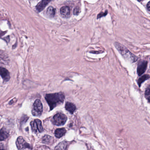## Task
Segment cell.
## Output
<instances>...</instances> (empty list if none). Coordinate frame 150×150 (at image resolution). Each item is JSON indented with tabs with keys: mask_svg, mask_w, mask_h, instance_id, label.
I'll return each instance as SVG.
<instances>
[{
	"mask_svg": "<svg viewBox=\"0 0 150 150\" xmlns=\"http://www.w3.org/2000/svg\"><path fill=\"white\" fill-rule=\"evenodd\" d=\"M146 6H147V9H148L149 11H150V1H149V2H148Z\"/></svg>",
	"mask_w": 150,
	"mask_h": 150,
	"instance_id": "44dd1931",
	"label": "cell"
},
{
	"mask_svg": "<svg viewBox=\"0 0 150 150\" xmlns=\"http://www.w3.org/2000/svg\"><path fill=\"white\" fill-rule=\"evenodd\" d=\"M60 12L63 17L64 18H68L71 14V9L69 7L66 6L61 8Z\"/></svg>",
	"mask_w": 150,
	"mask_h": 150,
	"instance_id": "9c48e42d",
	"label": "cell"
},
{
	"mask_svg": "<svg viewBox=\"0 0 150 150\" xmlns=\"http://www.w3.org/2000/svg\"><path fill=\"white\" fill-rule=\"evenodd\" d=\"M9 137V134L7 131L3 128L1 130V134H0V139L1 141L5 140Z\"/></svg>",
	"mask_w": 150,
	"mask_h": 150,
	"instance_id": "4fadbf2b",
	"label": "cell"
},
{
	"mask_svg": "<svg viewBox=\"0 0 150 150\" xmlns=\"http://www.w3.org/2000/svg\"><path fill=\"white\" fill-rule=\"evenodd\" d=\"M65 108L67 111L72 114L76 109V107L73 103L68 102L66 103Z\"/></svg>",
	"mask_w": 150,
	"mask_h": 150,
	"instance_id": "8fae6325",
	"label": "cell"
},
{
	"mask_svg": "<svg viewBox=\"0 0 150 150\" xmlns=\"http://www.w3.org/2000/svg\"><path fill=\"white\" fill-rule=\"evenodd\" d=\"M43 111V106L42 102L39 100H36L33 104L32 113L35 116H40Z\"/></svg>",
	"mask_w": 150,
	"mask_h": 150,
	"instance_id": "277c9868",
	"label": "cell"
},
{
	"mask_svg": "<svg viewBox=\"0 0 150 150\" xmlns=\"http://www.w3.org/2000/svg\"><path fill=\"white\" fill-rule=\"evenodd\" d=\"M67 119V117L64 114L58 113L53 116L52 119V122L55 125L61 126L65 124Z\"/></svg>",
	"mask_w": 150,
	"mask_h": 150,
	"instance_id": "3957f363",
	"label": "cell"
},
{
	"mask_svg": "<svg viewBox=\"0 0 150 150\" xmlns=\"http://www.w3.org/2000/svg\"><path fill=\"white\" fill-rule=\"evenodd\" d=\"M116 48L117 49L119 52L126 59L132 63L136 62L137 59V58L134 56L132 53H131L127 49L124 47L123 45H121L118 43H115V44Z\"/></svg>",
	"mask_w": 150,
	"mask_h": 150,
	"instance_id": "7a4b0ae2",
	"label": "cell"
},
{
	"mask_svg": "<svg viewBox=\"0 0 150 150\" xmlns=\"http://www.w3.org/2000/svg\"><path fill=\"white\" fill-rule=\"evenodd\" d=\"M149 78H150V76H149V75H147V74H146V75H144V76H142L141 78L139 79L137 81L139 86H140L141 84H142L143 82H144L145 81L148 79H149Z\"/></svg>",
	"mask_w": 150,
	"mask_h": 150,
	"instance_id": "2e32d148",
	"label": "cell"
},
{
	"mask_svg": "<svg viewBox=\"0 0 150 150\" xmlns=\"http://www.w3.org/2000/svg\"><path fill=\"white\" fill-rule=\"evenodd\" d=\"M50 1H45V0H43L41 2H39L36 6V9L38 12H41L42 11L45 7L47 6Z\"/></svg>",
	"mask_w": 150,
	"mask_h": 150,
	"instance_id": "30bf717a",
	"label": "cell"
},
{
	"mask_svg": "<svg viewBox=\"0 0 150 150\" xmlns=\"http://www.w3.org/2000/svg\"><path fill=\"white\" fill-rule=\"evenodd\" d=\"M31 129L33 132L37 133L43 131V128L42 125V122L39 119H35L30 122Z\"/></svg>",
	"mask_w": 150,
	"mask_h": 150,
	"instance_id": "5b68a950",
	"label": "cell"
},
{
	"mask_svg": "<svg viewBox=\"0 0 150 150\" xmlns=\"http://www.w3.org/2000/svg\"><path fill=\"white\" fill-rule=\"evenodd\" d=\"M107 13H108V12L106 11L105 13H101L99 14L98 15L97 18H100V17H101L102 16H106V15L107 14Z\"/></svg>",
	"mask_w": 150,
	"mask_h": 150,
	"instance_id": "ffe728a7",
	"label": "cell"
},
{
	"mask_svg": "<svg viewBox=\"0 0 150 150\" xmlns=\"http://www.w3.org/2000/svg\"><path fill=\"white\" fill-rule=\"evenodd\" d=\"M145 97L149 102L150 103V88H146L145 92Z\"/></svg>",
	"mask_w": 150,
	"mask_h": 150,
	"instance_id": "ac0fdd59",
	"label": "cell"
},
{
	"mask_svg": "<svg viewBox=\"0 0 150 150\" xmlns=\"http://www.w3.org/2000/svg\"><path fill=\"white\" fill-rule=\"evenodd\" d=\"M16 145L19 150H23L26 148L31 149V146L29 144L26 142L24 139L21 137H19L16 141Z\"/></svg>",
	"mask_w": 150,
	"mask_h": 150,
	"instance_id": "8992f818",
	"label": "cell"
},
{
	"mask_svg": "<svg viewBox=\"0 0 150 150\" xmlns=\"http://www.w3.org/2000/svg\"><path fill=\"white\" fill-rule=\"evenodd\" d=\"M67 147L66 142H61L60 144H59L56 148L55 150H65Z\"/></svg>",
	"mask_w": 150,
	"mask_h": 150,
	"instance_id": "9a60e30c",
	"label": "cell"
},
{
	"mask_svg": "<svg viewBox=\"0 0 150 150\" xmlns=\"http://www.w3.org/2000/svg\"><path fill=\"white\" fill-rule=\"evenodd\" d=\"M45 100L50 107V110H52L55 107L64 102L65 96L64 93H55L47 94L45 95Z\"/></svg>",
	"mask_w": 150,
	"mask_h": 150,
	"instance_id": "6da1fadb",
	"label": "cell"
},
{
	"mask_svg": "<svg viewBox=\"0 0 150 150\" xmlns=\"http://www.w3.org/2000/svg\"><path fill=\"white\" fill-rule=\"evenodd\" d=\"M66 130L64 128L57 129L55 131V136L58 138L62 137L64 136L65 134L66 133Z\"/></svg>",
	"mask_w": 150,
	"mask_h": 150,
	"instance_id": "7c38bea8",
	"label": "cell"
},
{
	"mask_svg": "<svg viewBox=\"0 0 150 150\" xmlns=\"http://www.w3.org/2000/svg\"><path fill=\"white\" fill-rule=\"evenodd\" d=\"M0 74H1V76L2 77L4 81H8L10 79V74L6 68L1 67Z\"/></svg>",
	"mask_w": 150,
	"mask_h": 150,
	"instance_id": "ba28073f",
	"label": "cell"
},
{
	"mask_svg": "<svg viewBox=\"0 0 150 150\" xmlns=\"http://www.w3.org/2000/svg\"><path fill=\"white\" fill-rule=\"evenodd\" d=\"M80 13V9L78 7H76L74 9L73 14L74 15H78Z\"/></svg>",
	"mask_w": 150,
	"mask_h": 150,
	"instance_id": "d6986e66",
	"label": "cell"
},
{
	"mask_svg": "<svg viewBox=\"0 0 150 150\" xmlns=\"http://www.w3.org/2000/svg\"><path fill=\"white\" fill-rule=\"evenodd\" d=\"M147 61L141 60L137 66V74L139 76L143 74L145 72L147 67Z\"/></svg>",
	"mask_w": 150,
	"mask_h": 150,
	"instance_id": "52a82bcc",
	"label": "cell"
},
{
	"mask_svg": "<svg viewBox=\"0 0 150 150\" xmlns=\"http://www.w3.org/2000/svg\"><path fill=\"white\" fill-rule=\"evenodd\" d=\"M52 138L50 136H48V135H45L44 137H43L42 140L43 142L44 143L46 144H49L51 142L52 140Z\"/></svg>",
	"mask_w": 150,
	"mask_h": 150,
	"instance_id": "e0dca14e",
	"label": "cell"
},
{
	"mask_svg": "<svg viewBox=\"0 0 150 150\" xmlns=\"http://www.w3.org/2000/svg\"><path fill=\"white\" fill-rule=\"evenodd\" d=\"M1 150H5V149H1Z\"/></svg>",
	"mask_w": 150,
	"mask_h": 150,
	"instance_id": "7402d4cb",
	"label": "cell"
},
{
	"mask_svg": "<svg viewBox=\"0 0 150 150\" xmlns=\"http://www.w3.org/2000/svg\"><path fill=\"white\" fill-rule=\"evenodd\" d=\"M55 9L53 7L50 6L47 9L46 11V14L48 15L49 17H54L55 15Z\"/></svg>",
	"mask_w": 150,
	"mask_h": 150,
	"instance_id": "5bb4252c",
	"label": "cell"
}]
</instances>
